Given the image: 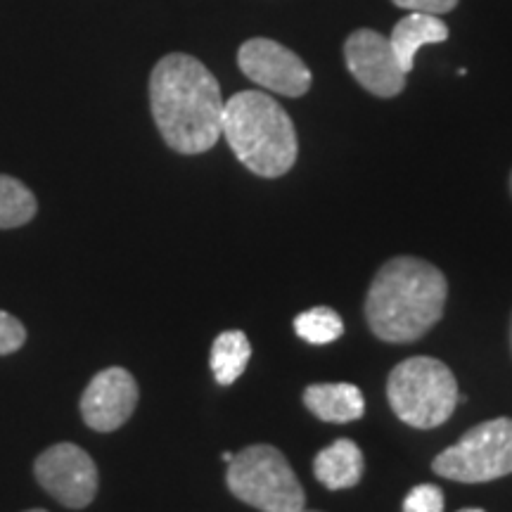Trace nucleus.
<instances>
[{"instance_id": "f257e3e1", "label": "nucleus", "mask_w": 512, "mask_h": 512, "mask_svg": "<svg viewBox=\"0 0 512 512\" xmlns=\"http://www.w3.org/2000/svg\"><path fill=\"white\" fill-rule=\"evenodd\" d=\"M150 107L164 143L181 155H202L219 143L223 107L219 81L195 57L171 53L150 76Z\"/></svg>"}, {"instance_id": "f03ea898", "label": "nucleus", "mask_w": 512, "mask_h": 512, "mask_svg": "<svg viewBox=\"0 0 512 512\" xmlns=\"http://www.w3.org/2000/svg\"><path fill=\"white\" fill-rule=\"evenodd\" d=\"M446 278L430 261L396 256L377 271L366 299L370 330L389 344L415 342L444 316Z\"/></svg>"}, {"instance_id": "7ed1b4c3", "label": "nucleus", "mask_w": 512, "mask_h": 512, "mask_svg": "<svg viewBox=\"0 0 512 512\" xmlns=\"http://www.w3.org/2000/svg\"><path fill=\"white\" fill-rule=\"evenodd\" d=\"M221 138L235 157L261 178H280L297 162V131L278 100L261 91H242L226 100Z\"/></svg>"}, {"instance_id": "20e7f679", "label": "nucleus", "mask_w": 512, "mask_h": 512, "mask_svg": "<svg viewBox=\"0 0 512 512\" xmlns=\"http://www.w3.org/2000/svg\"><path fill=\"white\" fill-rule=\"evenodd\" d=\"M387 396L396 418L418 430L444 425L460 401L451 368L430 356L399 363L389 375Z\"/></svg>"}, {"instance_id": "39448f33", "label": "nucleus", "mask_w": 512, "mask_h": 512, "mask_svg": "<svg viewBox=\"0 0 512 512\" xmlns=\"http://www.w3.org/2000/svg\"><path fill=\"white\" fill-rule=\"evenodd\" d=\"M230 494L261 512H299L306 496L287 458L275 446L254 444L228 463Z\"/></svg>"}, {"instance_id": "423d86ee", "label": "nucleus", "mask_w": 512, "mask_h": 512, "mask_svg": "<svg viewBox=\"0 0 512 512\" xmlns=\"http://www.w3.org/2000/svg\"><path fill=\"white\" fill-rule=\"evenodd\" d=\"M439 477L463 484H484L512 475V420L496 418L472 427L434 458Z\"/></svg>"}, {"instance_id": "0eeeda50", "label": "nucleus", "mask_w": 512, "mask_h": 512, "mask_svg": "<svg viewBox=\"0 0 512 512\" xmlns=\"http://www.w3.org/2000/svg\"><path fill=\"white\" fill-rule=\"evenodd\" d=\"M34 475L38 484L64 508H86L98 494L95 460L76 444H55L46 448L36 458Z\"/></svg>"}, {"instance_id": "6e6552de", "label": "nucleus", "mask_w": 512, "mask_h": 512, "mask_svg": "<svg viewBox=\"0 0 512 512\" xmlns=\"http://www.w3.org/2000/svg\"><path fill=\"white\" fill-rule=\"evenodd\" d=\"M242 74L266 91L302 98L311 88V72L290 48L271 38H249L238 53Z\"/></svg>"}, {"instance_id": "1a4fd4ad", "label": "nucleus", "mask_w": 512, "mask_h": 512, "mask_svg": "<svg viewBox=\"0 0 512 512\" xmlns=\"http://www.w3.org/2000/svg\"><path fill=\"white\" fill-rule=\"evenodd\" d=\"M344 60L354 79L377 98H394L406 88V72L396 60L389 38L358 29L344 43Z\"/></svg>"}, {"instance_id": "9d476101", "label": "nucleus", "mask_w": 512, "mask_h": 512, "mask_svg": "<svg viewBox=\"0 0 512 512\" xmlns=\"http://www.w3.org/2000/svg\"><path fill=\"white\" fill-rule=\"evenodd\" d=\"M138 382L124 368H107L88 382L81 396L83 422L95 432L124 427L138 406Z\"/></svg>"}, {"instance_id": "9b49d317", "label": "nucleus", "mask_w": 512, "mask_h": 512, "mask_svg": "<svg viewBox=\"0 0 512 512\" xmlns=\"http://www.w3.org/2000/svg\"><path fill=\"white\" fill-rule=\"evenodd\" d=\"M306 408L323 422H354L366 413L361 389L351 382H320L309 384L304 392Z\"/></svg>"}, {"instance_id": "f8f14e48", "label": "nucleus", "mask_w": 512, "mask_h": 512, "mask_svg": "<svg viewBox=\"0 0 512 512\" xmlns=\"http://www.w3.org/2000/svg\"><path fill=\"white\" fill-rule=\"evenodd\" d=\"M363 470H366V458L363 451L358 448L356 441L351 439H337L335 444L318 453L313 460V472L316 479L330 491L351 489L361 482Z\"/></svg>"}, {"instance_id": "ddd939ff", "label": "nucleus", "mask_w": 512, "mask_h": 512, "mask_svg": "<svg viewBox=\"0 0 512 512\" xmlns=\"http://www.w3.org/2000/svg\"><path fill=\"white\" fill-rule=\"evenodd\" d=\"M448 38V27L444 19L437 15H425V12H411L396 24L389 43H392L396 60H399L403 72H411L415 64V55L422 46L432 43H444Z\"/></svg>"}, {"instance_id": "4468645a", "label": "nucleus", "mask_w": 512, "mask_h": 512, "mask_svg": "<svg viewBox=\"0 0 512 512\" xmlns=\"http://www.w3.org/2000/svg\"><path fill=\"white\" fill-rule=\"evenodd\" d=\"M252 358V344L242 330H226L211 344V373L216 382L228 387L238 382Z\"/></svg>"}, {"instance_id": "2eb2a0df", "label": "nucleus", "mask_w": 512, "mask_h": 512, "mask_svg": "<svg viewBox=\"0 0 512 512\" xmlns=\"http://www.w3.org/2000/svg\"><path fill=\"white\" fill-rule=\"evenodd\" d=\"M36 197L27 185L0 174V230L19 228L36 216Z\"/></svg>"}, {"instance_id": "dca6fc26", "label": "nucleus", "mask_w": 512, "mask_h": 512, "mask_svg": "<svg viewBox=\"0 0 512 512\" xmlns=\"http://www.w3.org/2000/svg\"><path fill=\"white\" fill-rule=\"evenodd\" d=\"M294 332H297L304 342L323 347V344L337 342V339L344 335V323L342 318H339V313L332 311L330 306H316V309L299 313V316L294 318Z\"/></svg>"}, {"instance_id": "f3484780", "label": "nucleus", "mask_w": 512, "mask_h": 512, "mask_svg": "<svg viewBox=\"0 0 512 512\" xmlns=\"http://www.w3.org/2000/svg\"><path fill=\"white\" fill-rule=\"evenodd\" d=\"M403 512H444V491L434 484H420L408 491Z\"/></svg>"}, {"instance_id": "a211bd4d", "label": "nucleus", "mask_w": 512, "mask_h": 512, "mask_svg": "<svg viewBox=\"0 0 512 512\" xmlns=\"http://www.w3.org/2000/svg\"><path fill=\"white\" fill-rule=\"evenodd\" d=\"M27 342V330L8 311H0V356L15 354Z\"/></svg>"}, {"instance_id": "6ab92c4d", "label": "nucleus", "mask_w": 512, "mask_h": 512, "mask_svg": "<svg viewBox=\"0 0 512 512\" xmlns=\"http://www.w3.org/2000/svg\"><path fill=\"white\" fill-rule=\"evenodd\" d=\"M396 8L425 12V15H446L458 5V0H392Z\"/></svg>"}, {"instance_id": "aec40b11", "label": "nucleus", "mask_w": 512, "mask_h": 512, "mask_svg": "<svg viewBox=\"0 0 512 512\" xmlns=\"http://www.w3.org/2000/svg\"><path fill=\"white\" fill-rule=\"evenodd\" d=\"M221 458H223V463H230V460H233V453H230V451H223V453H221Z\"/></svg>"}, {"instance_id": "412c9836", "label": "nucleus", "mask_w": 512, "mask_h": 512, "mask_svg": "<svg viewBox=\"0 0 512 512\" xmlns=\"http://www.w3.org/2000/svg\"><path fill=\"white\" fill-rule=\"evenodd\" d=\"M460 512H484V510H479V508H465V510H460Z\"/></svg>"}, {"instance_id": "4be33fe9", "label": "nucleus", "mask_w": 512, "mask_h": 512, "mask_svg": "<svg viewBox=\"0 0 512 512\" xmlns=\"http://www.w3.org/2000/svg\"><path fill=\"white\" fill-rule=\"evenodd\" d=\"M27 512H48V510H41V508H36V510H27Z\"/></svg>"}, {"instance_id": "5701e85b", "label": "nucleus", "mask_w": 512, "mask_h": 512, "mask_svg": "<svg viewBox=\"0 0 512 512\" xmlns=\"http://www.w3.org/2000/svg\"><path fill=\"white\" fill-rule=\"evenodd\" d=\"M299 512H316V510H306V508H304V510H299Z\"/></svg>"}]
</instances>
